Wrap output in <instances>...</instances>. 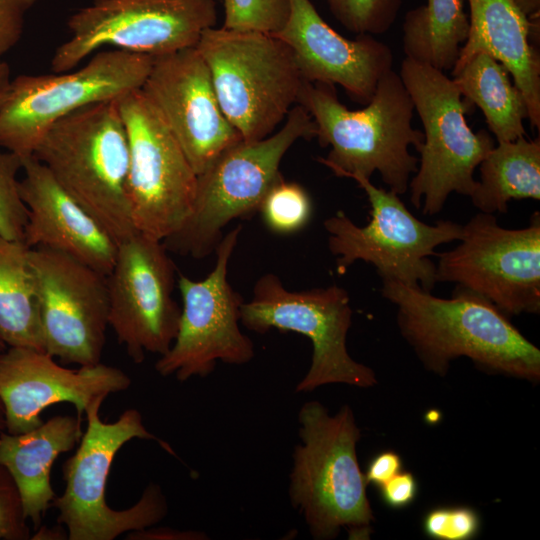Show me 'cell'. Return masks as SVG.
<instances>
[{
  "mask_svg": "<svg viewBox=\"0 0 540 540\" xmlns=\"http://www.w3.org/2000/svg\"><path fill=\"white\" fill-rule=\"evenodd\" d=\"M382 296L397 307L402 337L423 366L445 376L453 360L469 358L479 369L532 383L540 380V350L492 302L457 286L439 298L394 280Z\"/></svg>",
  "mask_w": 540,
  "mask_h": 540,
  "instance_id": "obj_1",
  "label": "cell"
},
{
  "mask_svg": "<svg viewBox=\"0 0 540 540\" xmlns=\"http://www.w3.org/2000/svg\"><path fill=\"white\" fill-rule=\"evenodd\" d=\"M298 104L317 128L319 144L330 147L317 161L336 176L370 179L378 172L390 191L404 194L419 159L410 146L422 144L424 134L412 127L414 105L400 76L393 69L379 81L371 101L359 110H349L334 85L305 81Z\"/></svg>",
  "mask_w": 540,
  "mask_h": 540,
  "instance_id": "obj_2",
  "label": "cell"
},
{
  "mask_svg": "<svg viewBox=\"0 0 540 540\" xmlns=\"http://www.w3.org/2000/svg\"><path fill=\"white\" fill-rule=\"evenodd\" d=\"M298 420L301 443L294 449L290 473L292 505L315 539L336 538L342 528L351 538H369L375 517L357 459L361 432L351 407L331 415L320 402L309 401Z\"/></svg>",
  "mask_w": 540,
  "mask_h": 540,
  "instance_id": "obj_3",
  "label": "cell"
},
{
  "mask_svg": "<svg viewBox=\"0 0 540 540\" xmlns=\"http://www.w3.org/2000/svg\"><path fill=\"white\" fill-rule=\"evenodd\" d=\"M33 156L117 244L138 232L127 193L129 145L118 99L85 106L56 122Z\"/></svg>",
  "mask_w": 540,
  "mask_h": 540,
  "instance_id": "obj_4",
  "label": "cell"
},
{
  "mask_svg": "<svg viewBox=\"0 0 540 540\" xmlns=\"http://www.w3.org/2000/svg\"><path fill=\"white\" fill-rule=\"evenodd\" d=\"M105 399L98 397L85 410L86 431L75 454L62 466L65 490L52 503L58 510L57 522L67 530L68 540H113L125 532L154 526L167 515L166 497L154 483L127 509L114 510L107 504L108 476L124 444L134 438L152 440L170 454L174 451L145 428L137 409L125 410L114 422L102 421L99 413Z\"/></svg>",
  "mask_w": 540,
  "mask_h": 540,
  "instance_id": "obj_5",
  "label": "cell"
},
{
  "mask_svg": "<svg viewBox=\"0 0 540 540\" xmlns=\"http://www.w3.org/2000/svg\"><path fill=\"white\" fill-rule=\"evenodd\" d=\"M316 135L314 120L296 104L278 131L226 148L197 176L192 210L183 225L162 241L165 248L197 259L211 254L230 221L259 211L267 191L282 176L279 166L290 147Z\"/></svg>",
  "mask_w": 540,
  "mask_h": 540,
  "instance_id": "obj_6",
  "label": "cell"
},
{
  "mask_svg": "<svg viewBox=\"0 0 540 540\" xmlns=\"http://www.w3.org/2000/svg\"><path fill=\"white\" fill-rule=\"evenodd\" d=\"M196 48L220 107L242 140L268 137L298 104L306 80L292 50L278 37L211 27Z\"/></svg>",
  "mask_w": 540,
  "mask_h": 540,
  "instance_id": "obj_7",
  "label": "cell"
},
{
  "mask_svg": "<svg viewBox=\"0 0 540 540\" xmlns=\"http://www.w3.org/2000/svg\"><path fill=\"white\" fill-rule=\"evenodd\" d=\"M398 74L424 128L410 200L433 216L451 193L471 196L477 186L474 171L495 141L486 130L475 133L468 126L466 114L474 105L444 72L406 57Z\"/></svg>",
  "mask_w": 540,
  "mask_h": 540,
  "instance_id": "obj_8",
  "label": "cell"
},
{
  "mask_svg": "<svg viewBox=\"0 0 540 540\" xmlns=\"http://www.w3.org/2000/svg\"><path fill=\"white\" fill-rule=\"evenodd\" d=\"M153 60L120 49L100 50L77 69L13 78L0 107V147L23 160L33 156L45 133L62 118L141 89Z\"/></svg>",
  "mask_w": 540,
  "mask_h": 540,
  "instance_id": "obj_9",
  "label": "cell"
},
{
  "mask_svg": "<svg viewBox=\"0 0 540 540\" xmlns=\"http://www.w3.org/2000/svg\"><path fill=\"white\" fill-rule=\"evenodd\" d=\"M365 191L370 221L356 225L343 211L324 221L328 248L337 256V272L344 274L356 261L372 264L382 280H394L431 292L436 264L430 256L444 243L461 238L462 225L440 220L426 224L417 219L393 191L376 187L370 179L350 177Z\"/></svg>",
  "mask_w": 540,
  "mask_h": 540,
  "instance_id": "obj_10",
  "label": "cell"
},
{
  "mask_svg": "<svg viewBox=\"0 0 540 540\" xmlns=\"http://www.w3.org/2000/svg\"><path fill=\"white\" fill-rule=\"evenodd\" d=\"M352 315L349 295L342 287L290 291L277 275L267 273L256 281L252 298L243 302L240 322L259 334L271 329L292 331L311 341L310 367L295 388L296 393H308L327 384L360 388L377 384L375 372L348 353Z\"/></svg>",
  "mask_w": 540,
  "mask_h": 540,
  "instance_id": "obj_11",
  "label": "cell"
},
{
  "mask_svg": "<svg viewBox=\"0 0 540 540\" xmlns=\"http://www.w3.org/2000/svg\"><path fill=\"white\" fill-rule=\"evenodd\" d=\"M216 23L215 0H94L68 18L51 68L72 70L104 47L153 57L196 47Z\"/></svg>",
  "mask_w": 540,
  "mask_h": 540,
  "instance_id": "obj_12",
  "label": "cell"
},
{
  "mask_svg": "<svg viewBox=\"0 0 540 540\" xmlns=\"http://www.w3.org/2000/svg\"><path fill=\"white\" fill-rule=\"evenodd\" d=\"M129 145L127 193L136 230L163 241L188 218L197 175L141 89L118 98Z\"/></svg>",
  "mask_w": 540,
  "mask_h": 540,
  "instance_id": "obj_13",
  "label": "cell"
},
{
  "mask_svg": "<svg viewBox=\"0 0 540 540\" xmlns=\"http://www.w3.org/2000/svg\"><path fill=\"white\" fill-rule=\"evenodd\" d=\"M460 243L437 254V282L482 295L506 315L540 312V214L527 227L506 229L479 212L462 225Z\"/></svg>",
  "mask_w": 540,
  "mask_h": 540,
  "instance_id": "obj_14",
  "label": "cell"
},
{
  "mask_svg": "<svg viewBox=\"0 0 540 540\" xmlns=\"http://www.w3.org/2000/svg\"><path fill=\"white\" fill-rule=\"evenodd\" d=\"M241 229L238 225L222 237L215 249V266L204 279L192 280L178 272L180 321L172 346L155 363L161 376L174 375L184 382L208 376L217 361L242 365L254 357V344L239 326L244 300L227 278Z\"/></svg>",
  "mask_w": 540,
  "mask_h": 540,
  "instance_id": "obj_15",
  "label": "cell"
},
{
  "mask_svg": "<svg viewBox=\"0 0 540 540\" xmlns=\"http://www.w3.org/2000/svg\"><path fill=\"white\" fill-rule=\"evenodd\" d=\"M168 253L162 241L137 232L118 244L107 275L108 325L136 364L146 353H167L178 332V272Z\"/></svg>",
  "mask_w": 540,
  "mask_h": 540,
  "instance_id": "obj_16",
  "label": "cell"
},
{
  "mask_svg": "<svg viewBox=\"0 0 540 540\" xmlns=\"http://www.w3.org/2000/svg\"><path fill=\"white\" fill-rule=\"evenodd\" d=\"M44 350L62 364L101 362L108 325L107 275L63 252L29 249Z\"/></svg>",
  "mask_w": 540,
  "mask_h": 540,
  "instance_id": "obj_17",
  "label": "cell"
},
{
  "mask_svg": "<svg viewBox=\"0 0 540 540\" xmlns=\"http://www.w3.org/2000/svg\"><path fill=\"white\" fill-rule=\"evenodd\" d=\"M141 91L197 176L242 139L223 113L209 68L196 47L154 57Z\"/></svg>",
  "mask_w": 540,
  "mask_h": 540,
  "instance_id": "obj_18",
  "label": "cell"
},
{
  "mask_svg": "<svg viewBox=\"0 0 540 540\" xmlns=\"http://www.w3.org/2000/svg\"><path fill=\"white\" fill-rule=\"evenodd\" d=\"M131 379L121 369L103 363L69 369L50 354L23 347H7L0 354V401L5 431L28 432L44 421L49 406L69 402L82 418L98 397L127 390Z\"/></svg>",
  "mask_w": 540,
  "mask_h": 540,
  "instance_id": "obj_19",
  "label": "cell"
},
{
  "mask_svg": "<svg viewBox=\"0 0 540 540\" xmlns=\"http://www.w3.org/2000/svg\"><path fill=\"white\" fill-rule=\"evenodd\" d=\"M283 28L272 34L292 50L304 80L341 86L362 105L375 94L380 79L393 67V52L373 35L348 39L320 16L310 0H289Z\"/></svg>",
  "mask_w": 540,
  "mask_h": 540,
  "instance_id": "obj_20",
  "label": "cell"
},
{
  "mask_svg": "<svg viewBox=\"0 0 540 540\" xmlns=\"http://www.w3.org/2000/svg\"><path fill=\"white\" fill-rule=\"evenodd\" d=\"M19 187L27 207L24 243L54 249L108 275L118 244L34 156L23 160Z\"/></svg>",
  "mask_w": 540,
  "mask_h": 540,
  "instance_id": "obj_21",
  "label": "cell"
},
{
  "mask_svg": "<svg viewBox=\"0 0 540 540\" xmlns=\"http://www.w3.org/2000/svg\"><path fill=\"white\" fill-rule=\"evenodd\" d=\"M469 31L456 64L483 52L500 62L521 92L531 127L540 129V56L531 43L538 20L512 0H467ZM455 66V65H454Z\"/></svg>",
  "mask_w": 540,
  "mask_h": 540,
  "instance_id": "obj_22",
  "label": "cell"
},
{
  "mask_svg": "<svg viewBox=\"0 0 540 540\" xmlns=\"http://www.w3.org/2000/svg\"><path fill=\"white\" fill-rule=\"evenodd\" d=\"M81 422L77 415H56L25 433H0V463L14 478L25 518L35 530L56 498L50 478L53 464L80 441Z\"/></svg>",
  "mask_w": 540,
  "mask_h": 540,
  "instance_id": "obj_23",
  "label": "cell"
},
{
  "mask_svg": "<svg viewBox=\"0 0 540 540\" xmlns=\"http://www.w3.org/2000/svg\"><path fill=\"white\" fill-rule=\"evenodd\" d=\"M451 71L462 96L482 110L497 142L514 141L527 135L525 100L500 62L479 52L455 64Z\"/></svg>",
  "mask_w": 540,
  "mask_h": 540,
  "instance_id": "obj_24",
  "label": "cell"
},
{
  "mask_svg": "<svg viewBox=\"0 0 540 540\" xmlns=\"http://www.w3.org/2000/svg\"><path fill=\"white\" fill-rule=\"evenodd\" d=\"M480 181L470 198L480 212L506 213L512 199H540V140L497 142L479 164Z\"/></svg>",
  "mask_w": 540,
  "mask_h": 540,
  "instance_id": "obj_25",
  "label": "cell"
},
{
  "mask_svg": "<svg viewBox=\"0 0 540 540\" xmlns=\"http://www.w3.org/2000/svg\"><path fill=\"white\" fill-rule=\"evenodd\" d=\"M29 249L0 233V338L7 347L45 352Z\"/></svg>",
  "mask_w": 540,
  "mask_h": 540,
  "instance_id": "obj_26",
  "label": "cell"
},
{
  "mask_svg": "<svg viewBox=\"0 0 540 540\" xmlns=\"http://www.w3.org/2000/svg\"><path fill=\"white\" fill-rule=\"evenodd\" d=\"M464 0H427L403 22L406 57L442 72L452 70L469 31Z\"/></svg>",
  "mask_w": 540,
  "mask_h": 540,
  "instance_id": "obj_27",
  "label": "cell"
},
{
  "mask_svg": "<svg viewBox=\"0 0 540 540\" xmlns=\"http://www.w3.org/2000/svg\"><path fill=\"white\" fill-rule=\"evenodd\" d=\"M259 211L271 231L289 234L301 230L308 223L312 203L301 185L286 181L281 176L267 191Z\"/></svg>",
  "mask_w": 540,
  "mask_h": 540,
  "instance_id": "obj_28",
  "label": "cell"
},
{
  "mask_svg": "<svg viewBox=\"0 0 540 540\" xmlns=\"http://www.w3.org/2000/svg\"><path fill=\"white\" fill-rule=\"evenodd\" d=\"M336 18L348 31L357 35H378L394 24L402 0H326Z\"/></svg>",
  "mask_w": 540,
  "mask_h": 540,
  "instance_id": "obj_29",
  "label": "cell"
},
{
  "mask_svg": "<svg viewBox=\"0 0 540 540\" xmlns=\"http://www.w3.org/2000/svg\"><path fill=\"white\" fill-rule=\"evenodd\" d=\"M224 8L226 29L276 34L285 25L289 0H215Z\"/></svg>",
  "mask_w": 540,
  "mask_h": 540,
  "instance_id": "obj_30",
  "label": "cell"
},
{
  "mask_svg": "<svg viewBox=\"0 0 540 540\" xmlns=\"http://www.w3.org/2000/svg\"><path fill=\"white\" fill-rule=\"evenodd\" d=\"M23 159L0 149V233L11 240L24 241L27 207L21 197L18 174Z\"/></svg>",
  "mask_w": 540,
  "mask_h": 540,
  "instance_id": "obj_31",
  "label": "cell"
},
{
  "mask_svg": "<svg viewBox=\"0 0 540 540\" xmlns=\"http://www.w3.org/2000/svg\"><path fill=\"white\" fill-rule=\"evenodd\" d=\"M426 536L436 540H471L481 528L479 513L468 506H446L429 510L423 517Z\"/></svg>",
  "mask_w": 540,
  "mask_h": 540,
  "instance_id": "obj_32",
  "label": "cell"
},
{
  "mask_svg": "<svg viewBox=\"0 0 540 540\" xmlns=\"http://www.w3.org/2000/svg\"><path fill=\"white\" fill-rule=\"evenodd\" d=\"M17 484L9 470L0 463V540L30 539Z\"/></svg>",
  "mask_w": 540,
  "mask_h": 540,
  "instance_id": "obj_33",
  "label": "cell"
},
{
  "mask_svg": "<svg viewBox=\"0 0 540 540\" xmlns=\"http://www.w3.org/2000/svg\"><path fill=\"white\" fill-rule=\"evenodd\" d=\"M37 0H0V59L20 40L28 11Z\"/></svg>",
  "mask_w": 540,
  "mask_h": 540,
  "instance_id": "obj_34",
  "label": "cell"
},
{
  "mask_svg": "<svg viewBox=\"0 0 540 540\" xmlns=\"http://www.w3.org/2000/svg\"><path fill=\"white\" fill-rule=\"evenodd\" d=\"M379 493L385 505L393 509H402L416 499L418 483L411 472L401 471L380 485Z\"/></svg>",
  "mask_w": 540,
  "mask_h": 540,
  "instance_id": "obj_35",
  "label": "cell"
},
{
  "mask_svg": "<svg viewBox=\"0 0 540 540\" xmlns=\"http://www.w3.org/2000/svg\"><path fill=\"white\" fill-rule=\"evenodd\" d=\"M402 459L394 451H383L375 455L364 473L368 484L380 486L402 471Z\"/></svg>",
  "mask_w": 540,
  "mask_h": 540,
  "instance_id": "obj_36",
  "label": "cell"
},
{
  "mask_svg": "<svg viewBox=\"0 0 540 540\" xmlns=\"http://www.w3.org/2000/svg\"><path fill=\"white\" fill-rule=\"evenodd\" d=\"M206 535L197 531H182L169 527H148L142 530L128 532L127 540H200Z\"/></svg>",
  "mask_w": 540,
  "mask_h": 540,
  "instance_id": "obj_37",
  "label": "cell"
},
{
  "mask_svg": "<svg viewBox=\"0 0 540 540\" xmlns=\"http://www.w3.org/2000/svg\"><path fill=\"white\" fill-rule=\"evenodd\" d=\"M34 540H65L68 539L67 530L63 528V525L59 524L56 527L48 528L46 526H40L37 529L36 534L31 537Z\"/></svg>",
  "mask_w": 540,
  "mask_h": 540,
  "instance_id": "obj_38",
  "label": "cell"
},
{
  "mask_svg": "<svg viewBox=\"0 0 540 540\" xmlns=\"http://www.w3.org/2000/svg\"><path fill=\"white\" fill-rule=\"evenodd\" d=\"M515 5L530 19L538 20L540 0H512Z\"/></svg>",
  "mask_w": 540,
  "mask_h": 540,
  "instance_id": "obj_39",
  "label": "cell"
},
{
  "mask_svg": "<svg viewBox=\"0 0 540 540\" xmlns=\"http://www.w3.org/2000/svg\"><path fill=\"white\" fill-rule=\"evenodd\" d=\"M11 80L9 65L0 59V107L5 100Z\"/></svg>",
  "mask_w": 540,
  "mask_h": 540,
  "instance_id": "obj_40",
  "label": "cell"
},
{
  "mask_svg": "<svg viewBox=\"0 0 540 540\" xmlns=\"http://www.w3.org/2000/svg\"><path fill=\"white\" fill-rule=\"evenodd\" d=\"M7 348V345L0 338V354ZM5 431V415L2 402L0 401V433Z\"/></svg>",
  "mask_w": 540,
  "mask_h": 540,
  "instance_id": "obj_41",
  "label": "cell"
}]
</instances>
